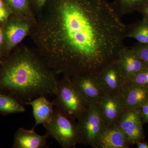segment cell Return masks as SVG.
<instances>
[{
  "label": "cell",
  "mask_w": 148,
  "mask_h": 148,
  "mask_svg": "<svg viewBox=\"0 0 148 148\" xmlns=\"http://www.w3.org/2000/svg\"><path fill=\"white\" fill-rule=\"evenodd\" d=\"M35 128L27 130L18 128L14 137L13 147L14 148H47V133L40 135L35 132Z\"/></svg>",
  "instance_id": "cell-14"
},
{
  "label": "cell",
  "mask_w": 148,
  "mask_h": 148,
  "mask_svg": "<svg viewBox=\"0 0 148 148\" xmlns=\"http://www.w3.org/2000/svg\"><path fill=\"white\" fill-rule=\"evenodd\" d=\"M73 82L90 104H97L106 93L95 75L84 74L71 77Z\"/></svg>",
  "instance_id": "cell-9"
},
{
  "label": "cell",
  "mask_w": 148,
  "mask_h": 148,
  "mask_svg": "<svg viewBox=\"0 0 148 148\" xmlns=\"http://www.w3.org/2000/svg\"><path fill=\"white\" fill-rule=\"evenodd\" d=\"M29 34L56 75H96L116 59L125 25L107 0H47Z\"/></svg>",
  "instance_id": "cell-1"
},
{
  "label": "cell",
  "mask_w": 148,
  "mask_h": 148,
  "mask_svg": "<svg viewBox=\"0 0 148 148\" xmlns=\"http://www.w3.org/2000/svg\"><path fill=\"white\" fill-rule=\"evenodd\" d=\"M143 123L138 109L125 110L116 123L130 144H136L144 139Z\"/></svg>",
  "instance_id": "cell-7"
},
{
  "label": "cell",
  "mask_w": 148,
  "mask_h": 148,
  "mask_svg": "<svg viewBox=\"0 0 148 148\" xmlns=\"http://www.w3.org/2000/svg\"><path fill=\"white\" fill-rule=\"evenodd\" d=\"M4 38V35L3 30L0 27V47L3 41Z\"/></svg>",
  "instance_id": "cell-27"
},
{
  "label": "cell",
  "mask_w": 148,
  "mask_h": 148,
  "mask_svg": "<svg viewBox=\"0 0 148 148\" xmlns=\"http://www.w3.org/2000/svg\"><path fill=\"white\" fill-rule=\"evenodd\" d=\"M148 0H114L110 5L120 17L127 14L138 11Z\"/></svg>",
  "instance_id": "cell-17"
},
{
  "label": "cell",
  "mask_w": 148,
  "mask_h": 148,
  "mask_svg": "<svg viewBox=\"0 0 148 148\" xmlns=\"http://www.w3.org/2000/svg\"><path fill=\"white\" fill-rule=\"evenodd\" d=\"M143 62L148 66V43H138L132 47Z\"/></svg>",
  "instance_id": "cell-21"
},
{
  "label": "cell",
  "mask_w": 148,
  "mask_h": 148,
  "mask_svg": "<svg viewBox=\"0 0 148 148\" xmlns=\"http://www.w3.org/2000/svg\"><path fill=\"white\" fill-rule=\"evenodd\" d=\"M138 12L142 14L143 18L147 19L148 21V2L146 3L144 5Z\"/></svg>",
  "instance_id": "cell-25"
},
{
  "label": "cell",
  "mask_w": 148,
  "mask_h": 148,
  "mask_svg": "<svg viewBox=\"0 0 148 148\" xmlns=\"http://www.w3.org/2000/svg\"><path fill=\"white\" fill-rule=\"evenodd\" d=\"M77 123L82 144L92 147L107 125L97 104H90L87 112Z\"/></svg>",
  "instance_id": "cell-5"
},
{
  "label": "cell",
  "mask_w": 148,
  "mask_h": 148,
  "mask_svg": "<svg viewBox=\"0 0 148 148\" xmlns=\"http://www.w3.org/2000/svg\"><path fill=\"white\" fill-rule=\"evenodd\" d=\"M4 6H5V5L3 1V0H0V8Z\"/></svg>",
  "instance_id": "cell-28"
},
{
  "label": "cell",
  "mask_w": 148,
  "mask_h": 148,
  "mask_svg": "<svg viewBox=\"0 0 148 148\" xmlns=\"http://www.w3.org/2000/svg\"><path fill=\"white\" fill-rule=\"evenodd\" d=\"M23 104L14 97L0 91V113L7 115L24 112Z\"/></svg>",
  "instance_id": "cell-18"
},
{
  "label": "cell",
  "mask_w": 148,
  "mask_h": 148,
  "mask_svg": "<svg viewBox=\"0 0 148 148\" xmlns=\"http://www.w3.org/2000/svg\"><path fill=\"white\" fill-rule=\"evenodd\" d=\"M127 83L148 87V66L130 77Z\"/></svg>",
  "instance_id": "cell-20"
},
{
  "label": "cell",
  "mask_w": 148,
  "mask_h": 148,
  "mask_svg": "<svg viewBox=\"0 0 148 148\" xmlns=\"http://www.w3.org/2000/svg\"><path fill=\"white\" fill-rule=\"evenodd\" d=\"M9 16V12L5 6L0 8V22L5 20Z\"/></svg>",
  "instance_id": "cell-24"
},
{
  "label": "cell",
  "mask_w": 148,
  "mask_h": 148,
  "mask_svg": "<svg viewBox=\"0 0 148 148\" xmlns=\"http://www.w3.org/2000/svg\"><path fill=\"white\" fill-rule=\"evenodd\" d=\"M120 95L125 110H138L148 100V87L127 83Z\"/></svg>",
  "instance_id": "cell-13"
},
{
  "label": "cell",
  "mask_w": 148,
  "mask_h": 148,
  "mask_svg": "<svg viewBox=\"0 0 148 148\" xmlns=\"http://www.w3.org/2000/svg\"><path fill=\"white\" fill-rule=\"evenodd\" d=\"M53 101L54 106L74 121L79 120L90 104L72 82L71 77L63 75L58 80L57 92Z\"/></svg>",
  "instance_id": "cell-3"
},
{
  "label": "cell",
  "mask_w": 148,
  "mask_h": 148,
  "mask_svg": "<svg viewBox=\"0 0 148 148\" xmlns=\"http://www.w3.org/2000/svg\"><path fill=\"white\" fill-rule=\"evenodd\" d=\"M43 126L49 136L62 147L75 148L77 144H82L77 121L69 118L57 108L54 109L51 120Z\"/></svg>",
  "instance_id": "cell-4"
},
{
  "label": "cell",
  "mask_w": 148,
  "mask_h": 148,
  "mask_svg": "<svg viewBox=\"0 0 148 148\" xmlns=\"http://www.w3.org/2000/svg\"><path fill=\"white\" fill-rule=\"evenodd\" d=\"M143 123H148V100L138 109Z\"/></svg>",
  "instance_id": "cell-23"
},
{
  "label": "cell",
  "mask_w": 148,
  "mask_h": 148,
  "mask_svg": "<svg viewBox=\"0 0 148 148\" xmlns=\"http://www.w3.org/2000/svg\"><path fill=\"white\" fill-rule=\"evenodd\" d=\"M106 94L120 95L127 84V79L116 59L95 75Z\"/></svg>",
  "instance_id": "cell-6"
},
{
  "label": "cell",
  "mask_w": 148,
  "mask_h": 148,
  "mask_svg": "<svg viewBox=\"0 0 148 148\" xmlns=\"http://www.w3.org/2000/svg\"><path fill=\"white\" fill-rule=\"evenodd\" d=\"M47 1V0H29L32 12L33 9H34L38 14L39 13L43 8Z\"/></svg>",
  "instance_id": "cell-22"
},
{
  "label": "cell",
  "mask_w": 148,
  "mask_h": 148,
  "mask_svg": "<svg viewBox=\"0 0 148 148\" xmlns=\"http://www.w3.org/2000/svg\"><path fill=\"white\" fill-rule=\"evenodd\" d=\"M10 7L18 16L35 19L30 8L29 0H5Z\"/></svg>",
  "instance_id": "cell-19"
},
{
  "label": "cell",
  "mask_w": 148,
  "mask_h": 148,
  "mask_svg": "<svg viewBox=\"0 0 148 148\" xmlns=\"http://www.w3.org/2000/svg\"><path fill=\"white\" fill-rule=\"evenodd\" d=\"M125 38L135 39L142 44L148 43V21L143 18L133 24L125 25Z\"/></svg>",
  "instance_id": "cell-16"
},
{
  "label": "cell",
  "mask_w": 148,
  "mask_h": 148,
  "mask_svg": "<svg viewBox=\"0 0 148 148\" xmlns=\"http://www.w3.org/2000/svg\"><path fill=\"white\" fill-rule=\"evenodd\" d=\"M106 124H116L121 114L125 110L120 95L105 94L97 104Z\"/></svg>",
  "instance_id": "cell-10"
},
{
  "label": "cell",
  "mask_w": 148,
  "mask_h": 148,
  "mask_svg": "<svg viewBox=\"0 0 148 148\" xmlns=\"http://www.w3.org/2000/svg\"><path fill=\"white\" fill-rule=\"evenodd\" d=\"M130 143L126 136L116 123L106 125L93 148H127Z\"/></svg>",
  "instance_id": "cell-11"
},
{
  "label": "cell",
  "mask_w": 148,
  "mask_h": 148,
  "mask_svg": "<svg viewBox=\"0 0 148 148\" xmlns=\"http://www.w3.org/2000/svg\"><path fill=\"white\" fill-rule=\"evenodd\" d=\"M36 50L22 47L0 71V91L22 104L41 95H55L58 80Z\"/></svg>",
  "instance_id": "cell-2"
},
{
  "label": "cell",
  "mask_w": 148,
  "mask_h": 148,
  "mask_svg": "<svg viewBox=\"0 0 148 148\" xmlns=\"http://www.w3.org/2000/svg\"><path fill=\"white\" fill-rule=\"evenodd\" d=\"M35 19L18 15L7 24L4 35L8 50L12 49L29 34Z\"/></svg>",
  "instance_id": "cell-8"
},
{
  "label": "cell",
  "mask_w": 148,
  "mask_h": 148,
  "mask_svg": "<svg viewBox=\"0 0 148 148\" xmlns=\"http://www.w3.org/2000/svg\"><path fill=\"white\" fill-rule=\"evenodd\" d=\"M23 105H29L33 109L35 120L34 128L38 125H43L48 123L53 116L54 107L53 101H49L45 95H41L31 101L24 102Z\"/></svg>",
  "instance_id": "cell-15"
},
{
  "label": "cell",
  "mask_w": 148,
  "mask_h": 148,
  "mask_svg": "<svg viewBox=\"0 0 148 148\" xmlns=\"http://www.w3.org/2000/svg\"><path fill=\"white\" fill-rule=\"evenodd\" d=\"M137 148H148V145L147 143H144L142 141L138 142L136 143Z\"/></svg>",
  "instance_id": "cell-26"
},
{
  "label": "cell",
  "mask_w": 148,
  "mask_h": 148,
  "mask_svg": "<svg viewBox=\"0 0 148 148\" xmlns=\"http://www.w3.org/2000/svg\"><path fill=\"white\" fill-rule=\"evenodd\" d=\"M116 60L127 81L133 75L148 66L132 47H127L124 45L120 50Z\"/></svg>",
  "instance_id": "cell-12"
}]
</instances>
